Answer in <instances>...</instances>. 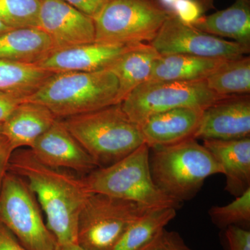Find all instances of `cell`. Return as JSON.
<instances>
[{
    "label": "cell",
    "instance_id": "cell-1",
    "mask_svg": "<svg viewBox=\"0 0 250 250\" xmlns=\"http://www.w3.org/2000/svg\"><path fill=\"white\" fill-rule=\"evenodd\" d=\"M8 171L26 181L57 243H77L79 217L92 193L83 177L44 165L29 149L13 152Z\"/></svg>",
    "mask_w": 250,
    "mask_h": 250
},
{
    "label": "cell",
    "instance_id": "cell-2",
    "mask_svg": "<svg viewBox=\"0 0 250 250\" xmlns=\"http://www.w3.org/2000/svg\"><path fill=\"white\" fill-rule=\"evenodd\" d=\"M149 167L156 187L179 204L192 200L210 176L223 173L216 158L193 138L151 148Z\"/></svg>",
    "mask_w": 250,
    "mask_h": 250
},
{
    "label": "cell",
    "instance_id": "cell-3",
    "mask_svg": "<svg viewBox=\"0 0 250 250\" xmlns=\"http://www.w3.org/2000/svg\"><path fill=\"white\" fill-rule=\"evenodd\" d=\"M59 119L99 167L118 162L145 143L139 125L121 104Z\"/></svg>",
    "mask_w": 250,
    "mask_h": 250
},
{
    "label": "cell",
    "instance_id": "cell-4",
    "mask_svg": "<svg viewBox=\"0 0 250 250\" xmlns=\"http://www.w3.org/2000/svg\"><path fill=\"white\" fill-rule=\"evenodd\" d=\"M118 93V80L107 70L59 72L27 100L44 105L57 118H65L117 104Z\"/></svg>",
    "mask_w": 250,
    "mask_h": 250
},
{
    "label": "cell",
    "instance_id": "cell-5",
    "mask_svg": "<svg viewBox=\"0 0 250 250\" xmlns=\"http://www.w3.org/2000/svg\"><path fill=\"white\" fill-rule=\"evenodd\" d=\"M150 148L143 143L121 160L83 176L90 192L136 202L146 208H174L181 204L165 195L153 182Z\"/></svg>",
    "mask_w": 250,
    "mask_h": 250
},
{
    "label": "cell",
    "instance_id": "cell-6",
    "mask_svg": "<svg viewBox=\"0 0 250 250\" xmlns=\"http://www.w3.org/2000/svg\"><path fill=\"white\" fill-rule=\"evenodd\" d=\"M172 12L161 0H111L94 20L95 42L149 43Z\"/></svg>",
    "mask_w": 250,
    "mask_h": 250
},
{
    "label": "cell",
    "instance_id": "cell-7",
    "mask_svg": "<svg viewBox=\"0 0 250 250\" xmlns=\"http://www.w3.org/2000/svg\"><path fill=\"white\" fill-rule=\"evenodd\" d=\"M0 223L26 250H54L57 240L27 182L8 171L0 188Z\"/></svg>",
    "mask_w": 250,
    "mask_h": 250
},
{
    "label": "cell",
    "instance_id": "cell-8",
    "mask_svg": "<svg viewBox=\"0 0 250 250\" xmlns=\"http://www.w3.org/2000/svg\"><path fill=\"white\" fill-rule=\"evenodd\" d=\"M226 97L212 91L206 80L147 81L135 88L121 104L130 119L140 125L151 115L174 108H192L204 111Z\"/></svg>",
    "mask_w": 250,
    "mask_h": 250
},
{
    "label": "cell",
    "instance_id": "cell-9",
    "mask_svg": "<svg viewBox=\"0 0 250 250\" xmlns=\"http://www.w3.org/2000/svg\"><path fill=\"white\" fill-rule=\"evenodd\" d=\"M148 209L136 202L92 192L79 217L77 244L85 250H111Z\"/></svg>",
    "mask_w": 250,
    "mask_h": 250
},
{
    "label": "cell",
    "instance_id": "cell-10",
    "mask_svg": "<svg viewBox=\"0 0 250 250\" xmlns=\"http://www.w3.org/2000/svg\"><path fill=\"white\" fill-rule=\"evenodd\" d=\"M149 44L161 55L183 54L210 58L232 59L250 52V46L202 32L190 24L182 22L173 12Z\"/></svg>",
    "mask_w": 250,
    "mask_h": 250
},
{
    "label": "cell",
    "instance_id": "cell-11",
    "mask_svg": "<svg viewBox=\"0 0 250 250\" xmlns=\"http://www.w3.org/2000/svg\"><path fill=\"white\" fill-rule=\"evenodd\" d=\"M50 38L55 50L95 41V21L64 0H41L39 26Z\"/></svg>",
    "mask_w": 250,
    "mask_h": 250
},
{
    "label": "cell",
    "instance_id": "cell-12",
    "mask_svg": "<svg viewBox=\"0 0 250 250\" xmlns=\"http://www.w3.org/2000/svg\"><path fill=\"white\" fill-rule=\"evenodd\" d=\"M29 149L34 157L44 165L75 171L82 177L99 167L59 118L36 140Z\"/></svg>",
    "mask_w": 250,
    "mask_h": 250
},
{
    "label": "cell",
    "instance_id": "cell-13",
    "mask_svg": "<svg viewBox=\"0 0 250 250\" xmlns=\"http://www.w3.org/2000/svg\"><path fill=\"white\" fill-rule=\"evenodd\" d=\"M250 136V95H230L204 110L195 139L236 140Z\"/></svg>",
    "mask_w": 250,
    "mask_h": 250
},
{
    "label": "cell",
    "instance_id": "cell-14",
    "mask_svg": "<svg viewBox=\"0 0 250 250\" xmlns=\"http://www.w3.org/2000/svg\"><path fill=\"white\" fill-rule=\"evenodd\" d=\"M134 45L98 42L83 44L54 51L36 65L52 73L100 71L106 70Z\"/></svg>",
    "mask_w": 250,
    "mask_h": 250
},
{
    "label": "cell",
    "instance_id": "cell-15",
    "mask_svg": "<svg viewBox=\"0 0 250 250\" xmlns=\"http://www.w3.org/2000/svg\"><path fill=\"white\" fill-rule=\"evenodd\" d=\"M203 111L197 108H177L151 115L139 125L145 143L151 149L193 138Z\"/></svg>",
    "mask_w": 250,
    "mask_h": 250
},
{
    "label": "cell",
    "instance_id": "cell-16",
    "mask_svg": "<svg viewBox=\"0 0 250 250\" xmlns=\"http://www.w3.org/2000/svg\"><path fill=\"white\" fill-rule=\"evenodd\" d=\"M203 146L216 158L225 176V190L233 196L250 188V137L236 140H203Z\"/></svg>",
    "mask_w": 250,
    "mask_h": 250
},
{
    "label": "cell",
    "instance_id": "cell-17",
    "mask_svg": "<svg viewBox=\"0 0 250 250\" xmlns=\"http://www.w3.org/2000/svg\"><path fill=\"white\" fill-rule=\"evenodd\" d=\"M57 119L44 105L26 100L2 123V131L14 151L29 149Z\"/></svg>",
    "mask_w": 250,
    "mask_h": 250
},
{
    "label": "cell",
    "instance_id": "cell-18",
    "mask_svg": "<svg viewBox=\"0 0 250 250\" xmlns=\"http://www.w3.org/2000/svg\"><path fill=\"white\" fill-rule=\"evenodd\" d=\"M161 56L150 44H138L108 67L106 70L118 82L117 103H123L135 88L149 80L154 62Z\"/></svg>",
    "mask_w": 250,
    "mask_h": 250
},
{
    "label": "cell",
    "instance_id": "cell-19",
    "mask_svg": "<svg viewBox=\"0 0 250 250\" xmlns=\"http://www.w3.org/2000/svg\"><path fill=\"white\" fill-rule=\"evenodd\" d=\"M55 51L49 36L39 27L0 33V60L36 64Z\"/></svg>",
    "mask_w": 250,
    "mask_h": 250
},
{
    "label": "cell",
    "instance_id": "cell-20",
    "mask_svg": "<svg viewBox=\"0 0 250 250\" xmlns=\"http://www.w3.org/2000/svg\"><path fill=\"white\" fill-rule=\"evenodd\" d=\"M190 25L206 34L250 46V0H235L229 7L200 16Z\"/></svg>",
    "mask_w": 250,
    "mask_h": 250
},
{
    "label": "cell",
    "instance_id": "cell-21",
    "mask_svg": "<svg viewBox=\"0 0 250 250\" xmlns=\"http://www.w3.org/2000/svg\"><path fill=\"white\" fill-rule=\"evenodd\" d=\"M228 59L183 54L161 55L154 62L147 81L205 80Z\"/></svg>",
    "mask_w": 250,
    "mask_h": 250
},
{
    "label": "cell",
    "instance_id": "cell-22",
    "mask_svg": "<svg viewBox=\"0 0 250 250\" xmlns=\"http://www.w3.org/2000/svg\"><path fill=\"white\" fill-rule=\"evenodd\" d=\"M53 74L36 64L0 60V95L26 101Z\"/></svg>",
    "mask_w": 250,
    "mask_h": 250
},
{
    "label": "cell",
    "instance_id": "cell-23",
    "mask_svg": "<svg viewBox=\"0 0 250 250\" xmlns=\"http://www.w3.org/2000/svg\"><path fill=\"white\" fill-rule=\"evenodd\" d=\"M174 208H154L146 210L126 229L111 250H141L172 221Z\"/></svg>",
    "mask_w": 250,
    "mask_h": 250
},
{
    "label": "cell",
    "instance_id": "cell-24",
    "mask_svg": "<svg viewBox=\"0 0 250 250\" xmlns=\"http://www.w3.org/2000/svg\"><path fill=\"white\" fill-rule=\"evenodd\" d=\"M206 82L212 91L222 96L250 94V56L228 59Z\"/></svg>",
    "mask_w": 250,
    "mask_h": 250
},
{
    "label": "cell",
    "instance_id": "cell-25",
    "mask_svg": "<svg viewBox=\"0 0 250 250\" xmlns=\"http://www.w3.org/2000/svg\"><path fill=\"white\" fill-rule=\"evenodd\" d=\"M41 0H0V21L14 29L38 27Z\"/></svg>",
    "mask_w": 250,
    "mask_h": 250
},
{
    "label": "cell",
    "instance_id": "cell-26",
    "mask_svg": "<svg viewBox=\"0 0 250 250\" xmlns=\"http://www.w3.org/2000/svg\"><path fill=\"white\" fill-rule=\"evenodd\" d=\"M208 215L219 228L238 226L248 229L250 224V188L228 205L213 206Z\"/></svg>",
    "mask_w": 250,
    "mask_h": 250
},
{
    "label": "cell",
    "instance_id": "cell-27",
    "mask_svg": "<svg viewBox=\"0 0 250 250\" xmlns=\"http://www.w3.org/2000/svg\"><path fill=\"white\" fill-rule=\"evenodd\" d=\"M141 250H192L178 233L164 229Z\"/></svg>",
    "mask_w": 250,
    "mask_h": 250
},
{
    "label": "cell",
    "instance_id": "cell-28",
    "mask_svg": "<svg viewBox=\"0 0 250 250\" xmlns=\"http://www.w3.org/2000/svg\"><path fill=\"white\" fill-rule=\"evenodd\" d=\"M172 11L182 22L190 25L203 14L201 7L195 0H179Z\"/></svg>",
    "mask_w": 250,
    "mask_h": 250
},
{
    "label": "cell",
    "instance_id": "cell-29",
    "mask_svg": "<svg viewBox=\"0 0 250 250\" xmlns=\"http://www.w3.org/2000/svg\"><path fill=\"white\" fill-rule=\"evenodd\" d=\"M229 250H250V231L246 228L229 226L225 229Z\"/></svg>",
    "mask_w": 250,
    "mask_h": 250
},
{
    "label": "cell",
    "instance_id": "cell-30",
    "mask_svg": "<svg viewBox=\"0 0 250 250\" xmlns=\"http://www.w3.org/2000/svg\"><path fill=\"white\" fill-rule=\"evenodd\" d=\"M74 8L95 20L111 0H64Z\"/></svg>",
    "mask_w": 250,
    "mask_h": 250
},
{
    "label": "cell",
    "instance_id": "cell-31",
    "mask_svg": "<svg viewBox=\"0 0 250 250\" xmlns=\"http://www.w3.org/2000/svg\"><path fill=\"white\" fill-rule=\"evenodd\" d=\"M11 144L2 131V123H0V188L5 174L8 172L10 159L14 152Z\"/></svg>",
    "mask_w": 250,
    "mask_h": 250
},
{
    "label": "cell",
    "instance_id": "cell-32",
    "mask_svg": "<svg viewBox=\"0 0 250 250\" xmlns=\"http://www.w3.org/2000/svg\"><path fill=\"white\" fill-rule=\"evenodd\" d=\"M0 250H26L16 237L0 223Z\"/></svg>",
    "mask_w": 250,
    "mask_h": 250
},
{
    "label": "cell",
    "instance_id": "cell-33",
    "mask_svg": "<svg viewBox=\"0 0 250 250\" xmlns=\"http://www.w3.org/2000/svg\"><path fill=\"white\" fill-rule=\"evenodd\" d=\"M22 102L24 101L0 95V123H4Z\"/></svg>",
    "mask_w": 250,
    "mask_h": 250
},
{
    "label": "cell",
    "instance_id": "cell-34",
    "mask_svg": "<svg viewBox=\"0 0 250 250\" xmlns=\"http://www.w3.org/2000/svg\"><path fill=\"white\" fill-rule=\"evenodd\" d=\"M54 250H85L77 243H57Z\"/></svg>",
    "mask_w": 250,
    "mask_h": 250
},
{
    "label": "cell",
    "instance_id": "cell-35",
    "mask_svg": "<svg viewBox=\"0 0 250 250\" xmlns=\"http://www.w3.org/2000/svg\"><path fill=\"white\" fill-rule=\"evenodd\" d=\"M195 1L200 5L203 13L207 12L210 9H215V0H195Z\"/></svg>",
    "mask_w": 250,
    "mask_h": 250
},
{
    "label": "cell",
    "instance_id": "cell-36",
    "mask_svg": "<svg viewBox=\"0 0 250 250\" xmlns=\"http://www.w3.org/2000/svg\"><path fill=\"white\" fill-rule=\"evenodd\" d=\"M178 1L179 0H161V2L164 4V6H166L170 11H172L174 5L177 4Z\"/></svg>",
    "mask_w": 250,
    "mask_h": 250
},
{
    "label": "cell",
    "instance_id": "cell-37",
    "mask_svg": "<svg viewBox=\"0 0 250 250\" xmlns=\"http://www.w3.org/2000/svg\"><path fill=\"white\" fill-rule=\"evenodd\" d=\"M14 29V28H11L9 27V26L5 24L4 23L0 21V33L4 32V31L11 30V29Z\"/></svg>",
    "mask_w": 250,
    "mask_h": 250
}]
</instances>
